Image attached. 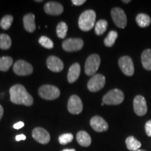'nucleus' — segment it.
I'll return each instance as SVG.
<instances>
[{"label":"nucleus","instance_id":"38","mask_svg":"<svg viewBox=\"0 0 151 151\" xmlns=\"http://www.w3.org/2000/svg\"><path fill=\"white\" fill-rule=\"evenodd\" d=\"M36 1H37V2H41V0H36Z\"/></svg>","mask_w":151,"mask_h":151},{"label":"nucleus","instance_id":"10","mask_svg":"<svg viewBox=\"0 0 151 151\" xmlns=\"http://www.w3.org/2000/svg\"><path fill=\"white\" fill-rule=\"evenodd\" d=\"M119 67L122 73L128 76H131L134 73V67L132 58L129 56H123L119 59Z\"/></svg>","mask_w":151,"mask_h":151},{"label":"nucleus","instance_id":"13","mask_svg":"<svg viewBox=\"0 0 151 151\" xmlns=\"http://www.w3.org/2000/svg\"><path fill=\"white\" fill-rule=\"evenodd\" d=\"M32 137L37 142L46 144L50 141V137L48 132L42 127H36L32 131Z\"/></svg>","mask_w":151,"mask_h":151},{"label":"nucleus","instance_id":"32","mask_svg":"<svg viewBox=\"0 0 151 151\" xmlns=\"http://www.w3.org/2000/svg\"><path fill=\"white\" fill-rule=\"evenodd\" d=\"M24 125V122L20 121V122H18L16 124H14V129H21V128L23 127Z\"/></svg>","mask_w":151,"mask_h":151},{"label":"nucleus","instance_id":"23","mask_svg":"<svg viewBox=\"0 0 151 151\" xmlns=\"http://www.w3.org/2000/svg\"><path fill=\"white\" fill-rule=\"evenodd\" d=\"M108 27V22L105 20H100L95 24L94 26V31L96 35L98 36L102 35L106 31Z\"/></svg>","mask_w":151,"mask_h":151},{"label":"nucleus","instance_id":"26","mask_svg":"<svg viewBox=\"0 0 151 151\" xmlns=\"http://www.w3.org/2000/svg\"><path fill=\"white\" fill-rule=\"evenodd\" d=\"M118 33L116 31H111L108 34L107 37L105 38L104 43V45L106 47H112L114 45L115 42H116L117 38H118Z\"/></svg>","mask_w":151,"mask_h":151},{"label":"nucleus","instance_id":"8","mask_svg":"<svg viewBox=\"0 0 151 151\" xmlns=\"http://www.w3.org/2000/svg\"><path fill=\"white\" fill-rule=\"evenodd\" d=\"M13 70L18 76H27L33 72V67L27 62L20 60L15 62Z\"/></svg>","mask_w":151,"mask_h":151},{"label":"nucleus","instance_id":"19","mask_svg":"<svg viewBox=\"0 0 151 151\" xmlns=\"http://www.w3.org/2000/svg\"><path fill=\"white\" fill-rule=\"evenodd\" d=\"M76 140L81 146L83 147H88L90 146L92 139L89 134L85 131H80L76 135Z\"/></svg>","mask_w":151,"mask_h":151},{"label":"nucleus","instance_id":"18","mask_svg":"<svg viewBox=\"0 0 151 151\" xmlns=\"http://www.w3.org/2000/svg\"><path fill=\"white\" fill-rule=\"evenodd\" d=\"M24 27L28 32H34L36 29L35 16L32 14L25 15L23 18Z\"/></svg>","mask_w":151,"mask_h":151},{"label":"nucleus","instance_id":"35","mask_svg":"<svg viewBox=\"0 0 151 151\" xmlns=\"http://www.w3.org/2000/svg\"><path fill=\"white\" fill-rule=\"evenodd\" d=\"M3 115H4V109L2 106L0 105V120H1V118H2Z\"/></svg>","mask_w":151,"mask_h":151},{"label":"nucleus","instance_id":"14","mask_svg":"<svg viewBox=\"0 0 151 151\" xmlns=\"http://www.w3.org/2000/svg\"><path fill=\"white\" fill-rule=\"evenodd\" d=\"M90 126L94 131L97 132H106L109 129V124L101 117L96 116L90 120Z\"/></svg>","mask_w":151,"mask_h":151},{"label":"nucleus","instance_id":"29","mask_svg":"<svg viewBox=\"0 0 151 151\" xmlns=\"http://www.w3.org/2000/svg\"><path fill=\"white\" fill-rule=\"evenodd\" d=\"M39 43H40L43 47L48 49H51L53 48L54 46V43L52 41L51 39H49L48 37H45V36H42V37L39 38Z\"/></svg>","mask_w":151,"mask_h":151},{"label":"nucleus","instance_id":"33","mask_svg":"<svg viewBox=\"0 0 151 151\" xmlns=\"http://www.w3.org/2000/svg\"><path fill=\"white\" fill-rule=\"evenodd\" d=\"M71 2L73 3V4H74L76 6H81L84 3H86V0H72Z\"/></svg>","mask_w":151,"mask_h":151},{"label":"nucleus","instance_id":"16","mask_svg":"<svg viewBox=\"0 0 151 151\" xmlns=\"http://www.w3.org/2000/svg\"><path fill=\"white\" fill-rule=\"evenodd\" d=\"M46 64L48 69L53 72H60L64 69L63 62L56 56L51 55L48 57Z\"/></svg>","mask_w":151,"mask_h":151},{"label":"nucleus","instance_id":"17","mask_svg":"<svg viewBox=\"0 0 151 151\" xmlns=\"http://www.w3.org/2000/svg\"><path fill=\"white\" fill-rule=\"evenodd\" d=\"M81 73V66L78 63H74L71 66L68 71L67 79L70 83H74L78 78Z\"/></svg>","mask_w":151,"mask_h":151},{"label":"nucleus","instance_id":"24","mask_svg":"<svg viewBox=\"0 0 151 151\" xmlns=\"http://www.w3.org/2000/svg\"><path fill=\"white\" fill-rule=\"evenodd\" d=\"M13 59L11 57H2L0 58V71H6L13 65Z\"/></svg>","mask_w":151,"mask_h":151},{"label":"nucleus","instance_id":"20","mask_svg":"<svg viewBox=\"0 0 151 151\" xmlns=\"http://www.w3.org/2000/svg\"><path fill=\"white\" fill-rule=\"evenodd\" d=\"M141 63L146 70L151 71V50L146 49L141 54Z\"/></svg>","mask_w":151,"mask_h":151},{"label":"nucleus","instance_id":"12","mask_svg":"<svg viewBox=\"0 0 151 151\" xmlns=\"http://www.w3.org/2000/svg\"><path fill=\"white\" fill-rule=\"evenodd\" d=\"M134 111L138 116H143L146 114L148 107L146 99L141 95L136 96L133 101Z\"/></svg>","mask_w":151,"mask_h":151},{"label":"nucleus","instance_id":"25","mask_svg":"<svg viewBox=\"0 0 151 151\" xmlns=\"http://www.w3.org/2000/svg\"><path fill=\"white\" fill-rule=\"evenodd\" d=\"M11 37L6 34H1L0 35V48L2 50H8L11 46Z\"/></svg>","mask_w":151,"mask_h":151},{"label":"nucleus","instance_id":"34","mask_svg":"<svg viewBox=\"0 0 151 151\" xmlns=\"http://www.w3.org/2000/svg\"><path fill=\"white\" fill-rule=\"evenodd\" d=\"M26 139V137L24 134H19L17 135L16 137V140L17 141H23Z\"/></svg>","mask_w":151,"mask_h":151},{"label":"nucleus","instance_id":"4","mask_svg":"<svg viewBox=\"0 0 151 151\" xmlns=\"http://www.w3.org/2000/svg\"><path fill=\"white\" fill-rule=\"evenodd\" d=\"M101 59L97 54H92L88 57L85 64V72L87 76H94L99 69Z\"/></svg>","mask_w":151,"mask_h":151},{"label":"nucleus","instance_id":"39","mask_svg":"<svg viewBox=\"0 0 151 151\" xmlns=\"http://www.w3.org/2000/svg\"><path fill=\"white\" fill-rule=\"evenodd\" d=\"M136 151H146L145 150H141V149H139V150H136Z\"/></svg>","mask_w":151,"mask_h":151},{"label":"nucleus","instance_id":"15","mask_svg":"<svg viewBox=\"0 0 151 151\" xmlns=\"http://www.w3.org/2000/svg\"><path fill=\"white\" fill-rule=\"evenodd\" d=\"M44 11L47 14L52 16H59L64 11L63 6L55 1H48L44 5Z\"/></svg>","mask_w":151,"mask_h":151},{"label":"nucleus","instance_id":"27","mask_svg":"<svg viewBox=\"0 0 151 151\" xmlns=\"http://www.w3.org/2000/svg\"><path fill=\"white\" fill-rule=\"evenodd\" d=\"M68 31V26L65 22H60L56 28V32L60 39H65Z\"/></svg>","mask_w":151,"mask_h":151},{"label":"nucleus","instance_id":"28","mask_svg":"<svg viewBox=\"0 0 151 151\" xmlns=\"http://www.w3.org/2000/svg\"><path fill=\"white\" fill-rule=\"evenodd\" d=\"M13 21H14V17L11 15H6V16H4L1 20L0 26L3 29H9L11 27Z\"/></svg>","mask_w":151,"mask_h":151},{"label":"nucleus","instance_id":"30","mask_svg":"<svg viewBox=\"0 0 151 151\" xmlns=\"http://www.w3.org/2000/svg\"><path fill=\"white\" fill-rule=\"evenodd\" d=\"M73 136L72 134L71 133H66V134H63L60 135L59 137V142L60 144L62 145H66L67 143H71V141H73Z\"/></svg>","mask_w":151,"mask_h":151},{"label":"nucleus","instance_id":"11","mask_svg":"<svg viewBox=\"0 0 151 151\" xmlns=\"http://www.w3.org/2000/svg\"><path fill=\"white\" fill-rule=\"evenodd\" d=\"M83 103L81 98L78 96L73 94L71 96L69 99L67 104L68 111L71 114L77 115L82 112L83 111Z\"/></svg>","mask_w":151,"mask_h":151},{"label":"nucleus","instance_id":"21","mask_svg":"<svg viewBox=\"0 0 151 151\" xmlns=\"http://www.w3.org/2000/svg\"><path fill=\"white\" fill-rule=\"evenodd\" d=\"M125 143L128 150L131 151H136L139 150L141 146V143L140 141H138L135 137H132V136L128 137L126 139Z\"/></svg>","mask_w":151,"mask_h":151},{"label":"nucleus","instance_id":"1","mask_svg":"<svg viewBox=\"0 0 151 151\" xmlns=\"http://www.w3.org/2000/svg\"><path fill=\"white\" fill-rule=\"evenodd\" d=\"M11 102L15 104L24 105L29 106L33 104V97L28 93L25 88L20 84L13 86L9 90Z\"/></svg>","mask_w":151,"mask_h":151},{"label":"nucleus","instance_id":"3","mask_svg":"<svg viewBox=\"0 0 151 151\" xmlns=\"http://www.w3.org/2000/svg\"><path fill=\"white\" fill-rule=\"evenodd\" d=\"M123 92L119 89H113L103 97V103L107 105H118L124 101Z\"/></svg>","mask_w":151,"mask_h":151},{"label":"nucleus","instance_id":"5","mask_svg":"<svg viewBox=\"0 0 151 151\" xmlns=\"http://www.w3.org/2000/svg\"><path fill=\"white\" fill-rule=\"evenodd\" d=\"M39 95L46 100H53L60 95V91L58 88L51 85H44L39 89Z\"/></svg>","mask_w":151,"mask_h":151},{"label":"nucleus","instance_id":"9","mask_svg":"<svg viewBox=\"0 0 151 151\" xmlns=\"http://www.w3.org/2000/svg\"><path fill=\"white\" fill-rule=\"evenodd\" d=\"M83 41L80 38L67 39L62 43V48L65 51L73 52L78 51L83 47Z\"/></svg>","mask_w":151,"mask_h":151},{"label":"nucleus","instance_id":"37","mask_svg":"<svg viewBox=\"0 0 151 151\" xmlns=\"http://www.w3.org/2000/svg\"><path fill=\"white\" fill-rule=\"evenodd\" d=\"M130 1H124V0H123V1H122V2H124V3H129V2H130Z\"/></svg>","mask_w":151,"mask_h":151},{"label":"nucleus","instance_id":"2","mask_svg":"<svg viewBox=\"0 0 151 151\" xmlns=\"http://www.w3.org/2000/svg\"><path fill=\"white\" fill-rule=\"evenodd\" d=\"M95 20L96 13L93 10H86L79 17L78 27L82 31H90L95 25Z\"/></svg>","mask_w":151,"mask_h":151},{"label":"nucleus","instance_id":"31","mask_svg":"<svg viewBox=\"0 0 151 151\" xmlns=\"http://www.w3.org/2000/svg\"><path fill=\"white\" fill-rule=\"evenodd\" d=\"M145 130H146V134L148 137H151V120H148L146 122V124H145Z\"/></svg>","mask_w":151,"mask_h":151},{"label":"nucleus","instance_id":"7","mask_svg":"<svg viewBox=\"0 0 151 151\" xmlns=\"http://www.w3.org/2000/svg\"><path fill=\"white\" fill-rule=\"evenodd\" d=\"M106 78L102 74H95L90 79L88 83V88L90 92L99 91L104 87Z\"/></svg>","mask_w":151,"mask_h":151},{"label":"nucleus","instance_id":"36","mask_svg":"<svg viewBox=\"0 0 151 151\" xmlns=\"http://www.w3.org/2000/svg\"><path fill=\"white\" fill-rule=\"evenodd\" d=\"M62 151H76L75 149H65Z\"/></svg>","mask_w":151,"mask_h":151},{"label":"nucleus","instance_id":"22","mask_svg":"<svg viewBox=\"0 0 151 151\" xmlns=\"http://www.w3.org/2000/svg\"><path fill=\"white\" fill-rule=\"evenodd\" d=\"M136 22L140 27H147L151 23V19L148 15L139 14L136 17Z\"/></svg>","mask_w":151,"mask_h":151},{"label":"nucleus","instance_id":"6","mask_svg":"<svg viewBox=\"0 0 151 151\" xmlns=\"http://www.w3.org/2000/svg\"><path fill=\"white\" fill-rule=\"evenodd\" d=\"M111 17L117 27L123 29L127 23V16L124 11L120 8H113L111 12Z\"/></svg>","mask_w":151,"mask_h":151}]
</instances>
